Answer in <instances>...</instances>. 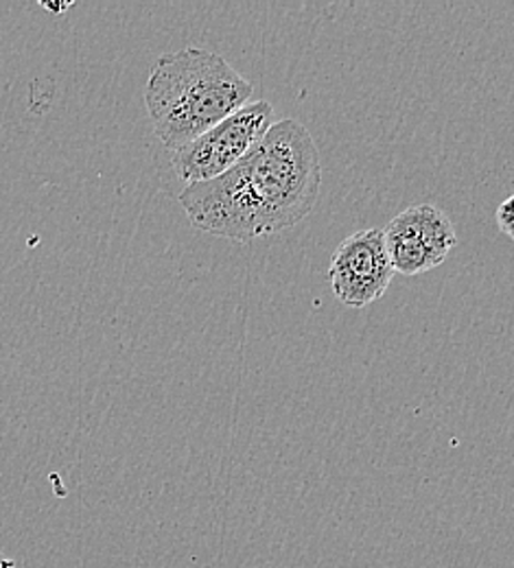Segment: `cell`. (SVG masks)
<instances>
[{
	"label": "cell",
	"mask_w": 514,
	"mask_h": 568,
	"mask_svg": "<svg viewBox=\"0 0 514 568\" xmlns=\"http://www.w3.org/2000/svg\"><path fill=\"white\" fill-rule=\"evenodd\" d=\"M322 186L320 151L295 119L276 121L230 171L180 193L189 221L213 236L252 243L298 225Z\"/></svg>",
	"instance_id": "6da1fadb"
},
{
	"label": "cell",
	"mask_w": 514,
	"mask_h": 568,
	"mask_svg": "<svg viewBox=\"0 0 514 568\" xmlns=\"http://www.w3.org/2000/svg\"><path fill=\"white\" fill-rule=\"evenodd\" d=\"M250 94L252 83L220 53L187 47L153 64L145 105L158 141L175 153L241 110Z\"/></svg>",
	"instance_id": "7a4b0ae2"
},
{
	"label": "cell",
	"mask_w": 514,
	"mask_h": 568,
	"mask_svg": "<svg viewBox=\"0 0 514 568\" xmlns=\"http://www.w3.org/2000/svg\"><path fill=\"white\" fill-rule=\"evenodd\" d=\"M270 101L245 103L215 128L171 153V164L187 186L211 182L230 171L274 125Z\"/></svg>",
	"instance_id": "3957f363"
},
{
	"label": "cell",
	"mask_w": 514,
	"mask_h": 568,
	"mask_svg": "<svg viewBox=\"0 0 514 568\" xmlns=\"http://www.w3.org/2000/svg\"><path fill=\"white\" fill-rule=\"evenodd\" d=\"M383 232L394 274L403 276H421L436 270L457 245L451 219L432 204L410 206L396 214Z\"/></svg>",
	"instance_id": "277c9868"
},
{
	"label": "cell",
	"mask_w": 514,
	"mask_h": 568,
	"mask_svg": "<svg viewBox=\"0 0 514 568\" xmlns=\"http://www.w3.org/2000/svg\"><path fill=\"white\" fill-rule=\"evenodd\" d=\"M394 278L383 227H367L344 239L333 252L329 281L335 297L351 308H364L383 297Z\"/></svg>",
	"instance_id": "5b68a950"
},
{
	"label": "cell",
	"mask_w": 514,
	"mask_h": 568,
	"mask_svg": "<svg viewBox=\"0 0 514 568\" xmlns=\"http://www.w3.org/2000/svg\"><path fill=\"white\" fill-rule=\"evenodd\" d=\"M495 221H497V225H500V230H502L504 234H508V236H513L514 239V195H511V197L497 209Z\"/></svg>",
	"instance_id": "8992f818"
},
{
	"label": "cell",
	"mask_w": 514,
	"mask_h": 568,
	"mask_svg": "<svg viewBox=\"0 0 514 568\" xmlns=\"http://www.w3.org/2000/svg\"><path fill=\"white\" fill-rule=\"evenodd\" d=\"M0 568H18V565H16L11 558H7V556L0 551Z\"/></svg>",
	"instance_id": "52a82bcc"
}]
</instances>
